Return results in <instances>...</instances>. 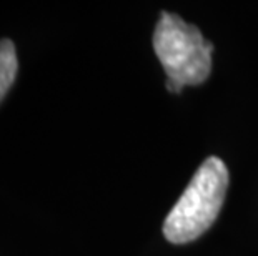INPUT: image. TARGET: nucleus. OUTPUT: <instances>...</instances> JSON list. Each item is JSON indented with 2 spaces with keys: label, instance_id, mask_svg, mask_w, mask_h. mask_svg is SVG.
I'll return each mask as SVG.
<instances>
[{
  "label": "nucleus",
  "instance_id": "20e7f679",
  "mask_svg": "<svg viewBox=\"0 0 258 256\" xmlns=\"http://www.w3.org/2000/svg\"><path fill=\"white\" fill-rule=\"evenodd\" d=\"M185 89V85L183 83H180V81L177 80H170L167 78V90L168 92H172V94H180Z\"/></svg>",
  "mask_w": 258,
  "mask_h": 256
},
{
  "label": "nucleus",
  "instance_id": "7ed1b4c3",
  "mask_svg": "<svg viewBox=\"0 0 258 256\" xmlns=\"http://www.w3.org/2000/svg\"><path fill=\"white\" fill-rule=\"evenodd\" d=\"M19 70L17 52L12 40H0V102L12 87Z\"/></svg>",
  "mask_w": 258,
  "mask_h": 256
},
{
  "label": "nucleus",
  "instance_id": "f03ea898",
  "mask_svg": "<svg viewBox=\"0 0 258 256\" xmlns=\"http://www.w3.org/2000/svg\"><path fill=\"white\" fill-rule=\"evenodd\" d=\"M153 50L167 78L185 87L203 83L212 72L213 45L195 25L175 14L162 12L153 34Z\"/></svg>",
  "mask_w": 258,
  "mask_h": 256
},
{
  "label": "nucleus",
  "instance_id": "f257e3e1",
  "mask_svg": "<svg viewBox=\"0 0 258 256\" xmlns=\"http://www.w3.org/2000/svg\"><path fill=\"white\" fill-rule=\"evenodd\" d=\"M230 175L217 156L207 158L163 223V235L173 244L202 236L217 220L228 190Z\"/></svg>",
  "mask_w": 258,
  "mask_h": 256
}]
</instances>
